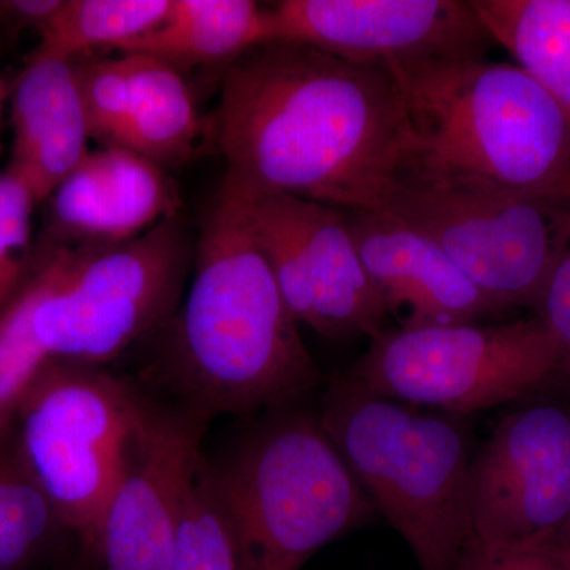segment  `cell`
<instances>
[{"mask_svg":"<svg viewBox=\"0 0 570 570\" xmlns=\"http://www.w3.org/2000/svg\"><path fill=\"white\" fill-rule=\"evenodd\" d=\"M208 134L225 181L344 212L381 208L412 141L387 63L287 40L262 41L225 67Z\"/></svg>","mask_w":570,"mask_h":570,"instance_id":"6da1fadb","label":"cell"},{"mask_svg":"<svg viewBox=\"0 0 570 570\" xmlns=\"http://www.w3.org/2000/svg\"><path fill=\"white\" fill-rule=\"evenodd\" d=\"M558 547H560L562 558L568 562L570 569V524L561 532L560 538L557 539Z\"/></svg>","mask_w":570,"mask_h":570,"instance_id":"f546056e","label":"cell"},{"mask_svg":"<svg viewBox=\"0 0 570 570\" xmlns=\"http://www.w3.org/2000/svg\"><path fill=\"white\" fill-rule=\"evenodd\" d=\"M178 216L110 246L39 243L32 335L48 360L104 366L175 317L194 261Z\"/></svg>","mask_w":570,"mask_h":570,"instance_id":"8992f818","label":"cell"},{"mask_svg":"<svg viewBox=\"0 0 570 570\" xmlns=\"http://www.w3.org/2000/svg\"><path fill=\"white\" fill-rule=\"evenodd\" d=\"M62 0H0V45L13 47L22 33L43 31Z\"/></svg>","mask_w":570,"mask_h":570,"instance_id":"83f0119b","label":"cell"},{"mask_svg":"<svg viewBox=\"0 0 570 570\" xmlns=\"http://www.w3.org/2000/svg\"><path fill=\"white\" fill-rule=\"evenodd\" d=\"M377 212L438 243L502 314L538 307L570 247V206L409 167L400 168Z\"/></svg>","mask_w":570,"mask_h":570,"instance_id":"9c48e42d","label":"cell"},{"mask_svg":"<svg viewBox=\"0 0 570 570\" xmlns=\"http://www.w3.org/2000/svg\"><path fill=\"white\" fill-rule=\"evenodd\" d=\"M77 75L92 140L100 146L121 145L134 105L132 59L127 52L78 59Z\"/></svg>","mask_w":570,"mask_h":570,"instance_id":"cb8c5ba5","label":"cell"},{"mask_svg":"<svg viewBox=\"0 0 570 570\" xmlns=\"http://www.w3.org/2000/svg\"><path fill=\"white\" fill-rule=\"evenodd\" d=\"M318 420L420 570H455L472 539L466 417L420 412L336 376Z\"/></svg>","mask_w":570,"mask_h":570,"instance_id":"277c9868","label":"cell"},{"mask_svg":"<svg viewBox=\"0 0 570 570\" xmlns=\"http://www.w3.org/2000/svg\"><path fill=\"white\" fill-rule=\"evenodd\" d=\"M39 205L31 187L9 167L0 171V309L31 268L32 219Z\"/></svg>","mask_w":570,"mask_h":570,"instance_id":"d4e9b609","label":"cell"},{"mask_svg":"<svg viewBox=\"0 0 570 570\" xmlns=\"http://www.w3.org/2000/svg\"><path fill=\"white\" fill-rule=\"evenodd\" d=\"M171 570H246L234 527L213 491L204 460L184 494Z\"/></svg>","mask_w":570,"mask_h":570,"instance_id":"7402d4cb","label":"cell"},{"mask_svg":"<svg viewBox=\"0 0 570 570\" xmlns=\"http://www.w3.org/2000/svg\"><path fill=\"white\" fill-rule=\"evenodd\" d=\"M268 40L298 41L358 63L485 59L497 45L471 0H279Z\"/></svg>","mask_w":570,"mask_h":570,"instance_id":"7c38bea8","label":"cell"},{"mask_svg":"<svg viewBox=\"0 0 570 570\" xmlns=\"http://www.w3.org/2000/svg\"><path fill=\"white\" fill-rule=\"evenodd\" d=\"M171 0H62L40 32L39 47L85 59L96 50H118L156 31Z\"/></svg>","mask_w":570,"mask_h":570,"instance_id":"44dd1931","label":"cell"},{"mask_svg":"<svg viewBox=\"0 0 570 570\" xmlns=\"http://www.w3.org/2000/svg\"><path fill=\"white\" fill-rule=\"evenodd\" d=\"M33 279L31 269L17 294L0 309V441L13 431L26 390L47 356L32 335Z\"/></svg>","mask_w":570,"mask_h":570,"instance_id":"603a6c76","label":"cell"},{"mask_svg":"<svg viewBox=\"0 0 570 570\" xmlns=\"http://www.w3.org/2000/svg\"><path fill=\"white\" fill-rule=\"evenodd\" d=\"M208 423L189 409L151 404L105 512L96 570H171Z\"/></svg>","mask_w":570,"mask_h":570,"instance_id":"4fadbf2b","label":"cell"},{"mask_svg":"<svg viewBox=\"0 0 570 570\" xmlns=\"http://www.w3.org/2000/svg\"><path fill=\"white\" fill-rule=\"evenodd\" d=\"M411 124L401 167L570 206V119L517 63L390 62Z\"/></svg>","mask_w":570,"mask_h":570,"instance_id":"3957f363","label":"cell"},{"mask_svg":"<svg viewBox=\"0 0 570 570\" xmlns=\"http://www.w3.org/2000/svg\"><path fill=\"white\" fill-rule=\"evenodd\" d=\"M468 508L479 542L560 538L570 524V411L542 403L505 415L472 453Z\"/></svg>","mask_w":570,"mask_h":570,"instance_id":"8fae6325","label":"cell"},{"mask_svg":"<svg viewBox=\"0 0 570 570\" xmlns=\"http://www.w3.org/2000/svg\"><path fill=\"white\" fill-rule=\"evenodd\" d=\"M343 376L397 403L466 417L560 377L561 351L540 317L385 328Z\"/></svg>","mask_w":570,"mask_h":570,"instance_id":"ba28073f","label":"cell"},{"mask_svg":"<svg viewBox=\"0 0 570 570\" xmlns=\"http://www.w3.org/2000/svg\"><path fill=\"white\" fill-rule=\"evenodd\" d=\"M455 570H570L557 540L485 543L471 539Z\"/></svg>","mask_w":570,"mask_h":570,"instance_id":"484cf974","label":"cell"},{"mask_svg":"<svg viewBox=\"0 0 570 570\" xmlns=\"http://www.w3.org/2000/svg\"><path fill=\"white\" fill-rule=\"evenodd\" d=\"M167 366L184 407L208 420L284 406L324 381L224 179L202 223Z\"/></svg>","mask_w":570,"mask_h":570,"instance_id":"7a4b0ae2","label":"cell"},{"mask_svg":"<svg viewBox=\"0 0 570 570\" xmlns=\"http://www.w3.org/2000/svg\"><path fill=\"white\" fill-rule=\"evenodd\" d=\"M41 243L110 246L130 242L178 216V187L164 168L121 146L86 154L51 194Z\"/></svg>","mask_w":570,"mask_h":570,"instance_id":"9a60e30c","label":"cell"},{"mask_svg":"<svg viewBox=\"0 0 570 570\" xmlns=\"http://www.w3.org/2000/svg\"><path fill=\"white\" fill-rule=\"evenodd\" d=\"M50 570H96V566L78 553L77 558H63V560L56 562Z\"/></svg>","mask_w":570,"mask_h":570,"instance_id":"f1b7e54d","label":"cell"},{"mask_svg":"<svg viewBox=\"0 0 570 570\" xmlns=\"http://www.w3.org/2000/svg\"><path fill=\"white\" fill-rule=\"evenodd\" d=\"M497 45L570 119V0H471Z\"/></svg>","mask_w":570,"mask_h":570,"instance_id":"d6986e66","label":"cell"},{"mask_svg":"<svg viewBox=\"0 0 570 570\" xmlns=\"http://www.w3.org/2000/svg\"><path fill=\"white\" fill-rule=\"evenodd\" d=\"M346 217L367 276L397 328L479 324L501 316L422 232L384 212H346Z\"/></svg>","mask_w":570,"mask_h":570,"instance_id":"5bb4252c","label":"cell"},{"mask_svg":"<svg viewBox=\"0 0 570 570\" xmlns=\"http://www.w3.org/2000/svg\"><path fill=\"white\" fill-rule=\"evenodd\" d=\"M151 403L104 366L47 360L14 417L18 449L81 557L96 566L105 512Z\"/></svg>","mask_w":570,"mask_h":570,"instance_id":"52a82bcc","label":"cell"},{"mask_svg":"<svg viewBox=\"0 0 570 570\" xmlns=\"http://www.w3.org/2000/svg\"><path fill=\"white\" fill-rule=\"evenodd\" d=\"M10 89L7 88L6 81H3L2 75H0V129H2V115L3 108H6L7 97H9Z\"/></svg>","mask_w":570,"mask_h":570,"instance_id":"4dcf8cb0","label":"cell"},{"mask_svg":"<svg viewBox=\"0 0 570 570\" xmlns=\"http://www.w3.org/2000/svg\"><path fill=\"white\" fill-rule=\"evenodd\" d=\"M535 311L560 346L561 376H570V247L554 266Z\"/></svg>","mask_w":570,"mask_h":570,"instance_id":"4316f807","label":"cell"},{"mask_svg":"<svg viewBox=\"0 0 570 570\" xmlns=\"http://www.w3.org/2000/svg\"><path fill=\"white\" fill-rule=\"evenodd\" d=\"M127 55L132 59L134 105L119 146L167 171L193 156L204 122L181 71L153 56Z\"/></svg>","mask_w":570,"mask_h":570,"instance_id":"ac0fdd59","label":"cell"},{"mask_svg":"<svg viewBox=\"0 0 570 570\" xmlns=\"http://www.w3.org/2000/svg\"><path fill=\"white\" fill-rule=\"evenodd\" d=\"M9 96L13 127L9 168L43 204L89 153L91 135L77 61L37 47Z\"/></svg>","mask_w":570,"mask_h":570,"instance_id":"2e32d148","label":"cell"},{"mask_svg":"<svg viewBox=\"0 0 570 570\" xmlns=\"http://www.w3.org/2000/svg\"><path fill=\"white\" fill-rule=\"evenodd\" d=\"M204 466L246 570H299L376 513L318 415L266 420Z\"/></svg>","mask_w":570,"mask_h":570,"instance_id":"5b68a950","label":"cell"},{"mask_svg":"<svg viewBox=\"0 0 570 570\" xmlns=\"http://www.w3.org/2000/svg\"><path fill=\"white\" fill-rule=\"evenodd\" d=\"M268 39L264 3L253 0H171L167 20L121 52L153 56L184 71L230 66Z\"/></svg>","mask_w":570,"mask_h":570,"instance_id":"e0dca14e","label":"cell"},{"mask_svg":"<svg viewBox=\"0 0 570 570\" xmlns=\"http://www.w3.org/2000/svg\"><path fill=\"white\" fill-rule=\"evenodd\" d=\"M228 184L298 324L336 341L373 340L387 328V307L362 264L344 209Z\"/></svg>","mask_w":570,"mask_h":570,"instance_id":"30bf717a","label":"cell"},{"mask_svg":"<svg viewBox=\"0 0 570 570\" xmlns=\"http://www.w3.org/2000/svg\"><path fill=\"white\" fill-rule=\"evenodd\" d=\"M71 538L14 441H0V570H37L56 564L63 539ZM73 539V538H71Z\"/></svg>","mask_w":570,"mask_h":570,"instance_id":"ffe728a7","label":"cell"}]
</instances>
